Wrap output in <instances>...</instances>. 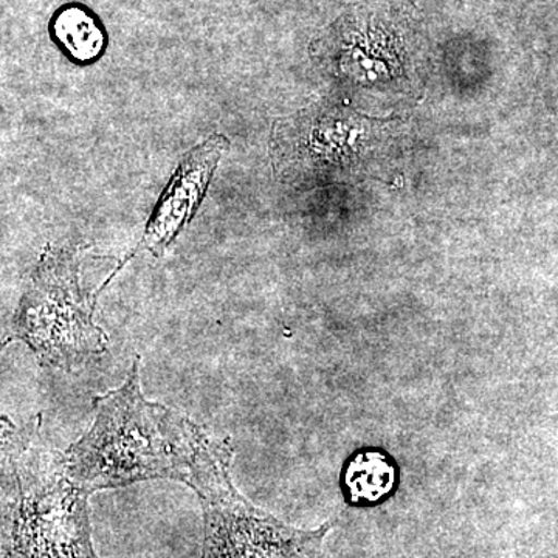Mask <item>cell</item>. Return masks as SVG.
<instances>
[{"label": "cell", "instance_id": "cell-1", "mask_svg": "<svg viewBox=\"0 0 558 558\" xmlns=\"http://www.w3.org/2000/svg\"><path fill=\"white\" fill-rule=\"evenodd\" d=\"M0 558H101L92 542L89 497L70 478L65 453L43 436V416H2Z\"/></svg>", "mask_w": 558, "mask_h": 558}, {"label": "cell", "instance_id": "cell-2", "mask_svg": "<svg viewBox=\"0 0 558 558\" xmlns=\"http://www.w3.org/2000/svg\"><path fill=\"white\" fill-rule=\"evenodd\" d=\"M90 428L65 451L70 478L87 494L171 480L185 484L204 427L150 402L140 385V357L119 388L94 399Z\"/></svg>", "mask_w": 558, "mask_h": 558}, {"label": "cell", "instance_id": "cell-3", "mask_svg": "<svg viewBox=\"0 0 558 558\" xmlns=\"http://www.w3.org/2000/svg\"><path fill=\"white\" fill-rule=\"evenodd\" d=\"M233 447L202 429L186 486L196 492L204 513L201 558H326L329 523L299 529L248 501L231 476Z\"/></svg>", "mask_w": 558, "mask_h": 558}, {"label": "cell", "instance_id": "cell-4", "mask_svg": "<svg viewBox=\"0 0 558 558\" xmlns=\"http://www.w3.org/2000/svg\"><path fill=\"white\" fill-rule=\"evenodd\" d=\"M80 248H47L13 318L14 339L32 349L40 365L78 369L108 351L95 323V296L81 286Z\"/></svg>", "mask_w": 558, "mask_h": 558}, {"label": "cell", "instance_id": "cell-5", "mask_svg": "<svg viewBox=\"0 0 558 558\" xmlns=\"http://www.w3.org/2000/svg\"><path fill=\"white\" fill-rule=\"evenodd\" d=\"M395 11L392 2H369L344 14L318 40V57L344 80H377L379 62L385 73L391 75V68H400L405 31L395 22L399 17Z\"/></svg>", "mask_w": 558, "mask_h": 558}, {"label": "cell", "instance_id": "cell-6", "mask_svg": "<svg viewBox=\"0 0 558 558\" xmlns=\"http://www.w3.org/2000/svg\"><path fill=\"white\" fill-rule=\"evenodd\" d=\"M362 132L357 116L315 108L278 121L271 137V159L281 174L315 175L352 161Z\"/></svg>", "mask_w": 558, "mask_h": 558}, {"label": "cell", "instance_id": "cell-7", "mask_svg": "<svg viewBox=\"0 0 558 558\" xmlns=\"http://www.w3.org/2000/svg\"><path fill=\"white\" fill-rule=\"evenodd\" d=\"M227 148L229 140L223 135H213L183 156L150 215L142 248L154 256L167 252L183 227L196 215Z\"/></svg>", "mask_w": 558, "mask_h": 558}, {"label": "cell", "instance_id": "cell-8", "mask_svg": "<svg viewBox=\"0 0 558 558\" xmlns=\"http://www.w3.org/2000/svg\"><path fill=\"white\" fill-rule=\"evenodd\" d=\"M49 31L54 44L76 64L100 60L108 47V35L97 14L80 3L61 7L51 17Z\"/></svg>", "mask_w": 558, "mask_h": 558}, {"label": "cell", "instance_id": "cell-9", "mask_svg": "<svg viewBox=\"0 0 558 558\" xmlns=\"http://www.w3.org/2000/svg\"><path fill=\"white\" fill-rule=\"evenodd\" d=\"M398 470L395 462L377 450H359L344 464L341 487L349 505L376 506L395 492Z\"/></svg>", "mask_w": 558, "mask_h": 558}]
</instances>
